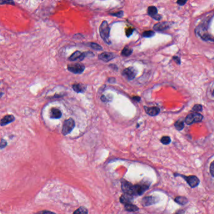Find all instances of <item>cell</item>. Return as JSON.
<instances>
[{
	"label": "cell",
	"mask_w": 214,
	"mask_h": 214,
	"mask_svg": "<svg viewBox=\"0 0 214 214\" xmlns=\"http://www.w3.org/2000/svg\"><path fill=\"white\" fill-rule=\"evenodd\" d=\"M100 35L105 42L107 44H111V42L109 40V34H110V28L108 23L106 21H104L101 23L100 26Z\"/></svg>",
	"instance_id": "obj_1"
},
{
	"label": "cell",
	"mask_w": 214,
	"mask_h": 214,
	"mask_svg": "<svg viewBox=\"0 0 214 214\" xmlns=\"http://www.w3.org/2000/svg\"><path fill=\"white\" fill-rule=\"evenodd\" d=\"M203 120V116L197 112H194L189 114L185 119L186 124L188 125H192L195 123L201 122Z\"/></svg>",
	"instance_id": "obj_2"
},
{
	"label": "cell",
	"mask_w": 214,
	"mask_h": 214,
	"mask_svg": "<svg viewBox=\"0 0 214 214\" xmlns=\"http://www.w3.org/2000/svg\"><path fill=\"white\" fill-rule=\"evenodd\" d=\"M175 176H180L183 178L187 182V183L189 185L190 187L195 188L196 187L199 185L200 180L198 178L194 175H190V176H185L180 174H175Z\"/></svg>",
	"instance_id": "obj_3"
},
{
	"label": "cell",
	"mask_w": 214,
	"mask_h": 214,
	"mask_svg": "<svg viewBox=\"0 0 214 214\" xmlns=\"http://www.w3.org/2000/svg\"><path fill=\"white\" fill-rule=\"evenodd\" d=\"M75 127V122L73 119L69 118L64 122L62 128L63 135H67L71 133Z\"/></svg>",
	"instance_id": "obj_4"
},
{
	"label": "cell",
	"mask_w": 214,
	"mask_h": 214,
	"mask_svg": "<svg viewBox=\"0 0 214 214\" xmlns=\"http://www.w3.org/2000/svg\"><path fill=\"white\" fill-rule=\"evenodd\" d=\"M149 185L146 184H139L134 185L133 187V195H141L147 190Z\"/></svg>",
	"instance_id": "obj_5"
},
{
	"label": "cell",
	"mask_w": 214,
	"mask_h": 214,
	"mask_svg": "<svg viewBox=\"0 0 214 214\" xmlns=\"http://www.w3.org/2000/svg\"><path fill=\"white\" fill-rule=\"evenodd\" d=\"M121 184V188L124 194L134 196V195H133V187H134V185L131 184L130 182L126 180H122Z\"/></svg>",
	"instance_id": "obj_6"
},
{
	"label": "cell",
	"mask_w": 214,
	"mask_h": 214,
	"mask_svg": "<svg viewBox=\"0 0 214 214\" xmlns=\"http://www.w3.org/2000/svg\"><path fill=\"white\" fill-rule=\"evenodd\" d=\"M122 75H123L125 78L128 80H132L135 78V77L136 75V71L134 68L129 67L123 70Z\"/></svg>",
	"instance_id": "obj_7"
},
{
	"label": "cell",
	"mask_w": 214,
	"mask_h": 214,
	"mask_svg": "<svg viewBox=\"0 0 214 214\" xmlns=\"http://www.w3.org/2000/svg\"><path fill=\"white\" fill-rule=\"evenodd\" d=\"M84 66L82 64L76 63L73 65H68V70L70 72H71L73 73H81L84 70Z\"/></svg>",
	"instance_id": "obj_8"
},
{
	"label": "cell",
	"mask_w": 214,
	"mask_h": 214,
	"mask_svg": "<svg viewBox=\"0 0 214 214\" xmlns=\"http://www.w3.org/2000/svg\"><path fill=\"white\" fill-rule=\"evenodd\" d=\"M158 199L157 198L153 197V196H149V197H145L142 200V204L144 206H149L155 204L157 203Z\"/></svg>",
	"instance_id": "obj_9"
},
{
	"label": "cell",
	"mask_w": 214,
	"mask_h": 214,
	"mask_svg": "<svg viewBox=\"0 0 214 214\" xmlns=\"http://www.w3.org/2000/svg\"><path fill=\"white\" fill-rule=\"evenodd\" d=\"M148 13L150 16H151L156 20H160L161 18V16L158 15V11L155 6H149L148 8Z\"/></svg>",
	"instance_id": "obj_10"
},
{
	"label": "cell",
	"mask_w": 214,
	"mask_h": 214,
	"mask_svg": "<svg viewBox=\"0 0 214 214\" xmlns=\"http://www.w3.org/2000/svg\"><path fill=\"white\" fill-rule=\"evenodd\" d=\"M115 55L113 53H108V52H104L101 53V55H99V58L101 60H103L104 61H109L112 60L113 58H114Z\"/></svg>",
	"instance_id": "obj_11"
},
{
	"label": "cell",
	"mask_w": 214,
	"mask_h": 214,
	"mask_svg": "<svg viewBox=\"0 0 214 214\" xmlns=\"http://www.w3.org/2000/svg\"><path fill=\"white\" fill-rule=\"evenodd\" d=\"M86 53H82L79 51H76L69 57V59L71 61H74L78 59H79L80 60H82L84 57H86Z\"/></svg>",
	"instance_id": "obj_12"
},
{
	"label": "cell",
	"mask_w": 214,
	"mask_h": 214,
	"mask_svg": "<svg viewBox=\"0 0 214 214\" xmlns=\"http://www.w3.org/2000/svg\"><path fill=\"white\" fill-rule=\"evenodd\" d=\"M170 24L168 22H162L156 24L154 26V29L157 31H163L169 28Z\"/></svg>",
	"instance_id": "obj_13"
},
{
	"label": "cell",
	"mask_w": 214,
	"mask_h": 214,
	"mask_svg": "<svg viewBox=\"0 0 214 214\" xmlns=\"http://www.w3.org/2000/svg\"><path fill=\"white\" fill-rule=\"evenodd\" d=\"M146 112L150 116H156L160 113V109L158 107H145Z\"/></svg>",
	"instance_id": "obj_14"
},
{
	"label": "cell",
	"mask_w": 214,
	"mask_h": 214,
	"mask_svg": "<svg viewBox=\"0 0 214 214\" xmlns=\"http://www.w3.org/2000/svg\"><path fill=\"white\" fill-rule=\"evenodd\" d=\"M15 120V118L13 115H6L3 117L1 120V126H4L7 124H10V123L12 122Z\"/></svg>",
	"instance_id": "obj_15"
},
{
	"label": "cell",
	"mask_w": 214,
	"mask_h": 214,
	"mask_svg": "<svg viewBox=\"0 0 214 214\" xmlns=\"http://www.w3.org/2000/svg\"><path fill=\"white\" fill-rule=\"evenodd\" d=\"M132 199V196L124 194V195H122L120 198V202L125 205L126 203H131Z\"/></svg>",
	"instance_id": "obj_16"
},
{
	"label": "cell",
	"mask_w": 214,
	"mask_h": 214,
	"mask_svg": "<svg viewBox=\"0 0 214 214\" xmlns=\"http://www.w3.org/2000/svg\"><path fill=\"white\" fill-rule=\"evenodd\" d=\"M50 113H51L50 117L52 118L58 119L59 118H60L62 116L61 111H60L58 109H57V108H52Z\"/></svg>",
	"instance_id": "obj_17"
},
{
	"label": "cell",
	"mask_w": 214,
	"mask_h": 214,
	"mask_svg": "<svg viewBox=\"0 0 214 214\" xmlns=\"http://www.w3.org/2000/svg\"><path fill=\"white\" fill-rule=\"evenodd\" d=\"M73 89L77 93H82L86 90V86L82 84H74L73 85Z\"/></svg>",
	"instance_id": "obj_18"
},
{
	"label": "cell",
	"mask_w": 214,
	"mask_h": 214,
	"mask_svg": "<svg viewBox=\"0 0 214 214\" xmlns=\"http://www.w3.org/2000/svg\"><path fill=\"white\" fill-rule=\"evenodd\" d=\"M124 208L126 211L128 212H136L139 210L138 207L136 206L135 205L132 204L131 203H126V204L124 205Z\"/></svg>",
	"instance_id": "obj_19"
},
{
	"label": "cell",
	"mask_w": 214,
	"mask_h": 214,
	"mask_svg": "<svg viewBox=\"0 0 214 214\" xmlns=\"http://www.w3.org/2000/svg\"><path fill=\"white\" fill-rule=\"evenodd\" d=\"M175 202L181 205H185L186 203H187L188 200H187V198L185 197L178 196V197H177L175 198Z\"/></svg>",
	"instance_id": "obj_20"
},
{
	"label": "cell",
	"mask_w": 214,
	"mask_h": 214,
	"mask_svg": "<svg viewBox=\"0 0 214 214\" xmlns=\"http://www.w3.org/2000/svg\"><path fill=\"white\" fill-rule=\"evenodd\" d=\"M73 214H88V210L84 207H80Z\"/></svg>",
	"instance_id": "obj_21"
},
{
	"label": "cell",
	"mask_w": 214,
	"mask_h": 214,
	"mask_svg": "<svg viewBox=\"0 0 214 214\" xmlns=\"http://www.w3.org/2000/svg\"><path fill=\"white\" fill-rule=\"evenodd\" d=\"M132 50H131V49L129 48L128 47H125L123 50H122L121 54L122 56H124V57H128V56H129L132 53Z\"/></svg>",
	"instance_id": "obj_22"
},
{
	"label": "cell",
	"mask_w": 214,
	"mask_h": 214,
	"mask_svg": "<svg viewBox=\"0 0 214 214\" xmlns=\"http://www.w3.org/2000/svg\"><path fill=\"white\" fill-rule=\"evenodd\" d=\"M175 127L178 130H181L184 128V123L181 121H177L175 124Z\"/></svg>",
	"instance_id": "obj_23"
},
{
	"label": "cell",
	"mask_w": 214,
	"mask_h": 214,
	"mask_svg": "<svg viewBox=\"0 0 214 214\" xmlns=\"http://www.w3.org/2000/svg\"><path fill=\"white\" fill-rule=\"evenodd\" d=\"M161 142L164 145H168L171 142V138L169 136H163L161 139Z\"/></svg>",
	"instance_id": "obj_24"
},
{
	"label": "cell",
	"mask_w": 214,
	"mask_h": 214,
	"mask_svg": "<svg viewBox=\"0 0 214 214\" xmlns=\"http://www.w3.org/2000/svg\"><path fill=\"white\" fill-rule=\"evenodd\" d=\"M155 34V32L153 31H145V32L143 33V37H146V38H149L154 36Z\"/></svg>",
	"instance_id": "obj_25"
},
{
	"label": "cell",
	"mask_w": 214,
	"mask_h": 214,
	"mask_svg": "<svg viewBox=\"0 0 214 214\" xmlns=\"http://www.w3.org/2000/svg\"><path fill=\"white\" fill-rule=\"evenodd\" d=\"M89 46L92 48H93L94 50H101L102 49H103V48H102V47L100 46L99 45H98L95 43H89Z\"/></svg>",
	"instance_id": "obj_26"
},
{
	"label": "cell",
	"mask_w": 214,
	"mask_h": 214,
	"mask_svg": "<svg viewBox=\"0 0 214 214\" xmlns=\"http://www.w3.org/2000/svg\"><path fill=\"white\" fill-rule=\"evenodd\" d=\"M192 110H194V111L195 112H200V111H202V106L200 105H195V106L193 107Z\"/></svg>",
	"instance_id": "obj_27"
},
{
	"label": "cell",
	"mask_w": 214,
	"mask_h": 214,
	"mask_svg": "<svg viewBox=\"0 0 214 214\" xmlns=\"http://www.w3.org/2000/svg\"><path fill=\"white\" fill-rule=\"evenodd\" d=\"M0 4H8V5H15V2L13 0H0Z\"/></svg>",
	"instance_id": "obj_28"
},
{
	"label": "cell",
	"mask_w": 214,
	"mask_h": 214,
	"mask_svg": "<svg viewBox=\"0 0 214 214\" xmlns=\"http://www.w3.org/2000/svg\"><path fill=\"white\" fill-rule=\"evenodd\" d=\"M123 15H124V12H123V11H119L116 12V13H111L110 15H111V16H116V17H118V18H121V17H122V16H123Z\"/></svg>",
	"instance_id": "obj_29"
},
{
	"label": "cell",
	"mask_w": 214,
	"mask_h": 214,
	"mask_svg": "<svg viewBox=\"0 0 214 214\" xmlns=\"http://www.w3.org/2000/svg\"><path fill=\"white\" fill-rule=\"evenodd\" d=\"M133 31H134V30L131 28H129L126 29V36H127L128 37L130 36L132 34Z\"/></svg>",
	"instance_id": "obj_30"
},
{
	"label": "cell",
	"mask_w": 214,
	"mask_h": 214,
	"mask_svg": "<svg viewBox=\"0 0 214 214\" xmlns=\"http://www.w3.org/2000/svg\"><path fill=\"white\" fill-rule=\"evenodd\" d=\"M210 173H211L212 176L214 177V161L211 164H210Z\"/></svg>",
	"instance_id": "obj_31"
},
{
	"label": "cell",
	"mask_w": 214,
	"mask_h": 214,
	"mask_svg": "<svg viewBox=\"0 0 214 214\" xmlns=\"http://www.w3.org/2000/svg\"><path fill=\"white\" fill-rule=\"evenodd\" d=\"M35 214H55L54 212L48 211V210H42V211H40Z\"/></svg>",
	"instance_id": "obj_32"
},
{
	"label": "cell",
	"mask_w": 214,
	"mask_h": 214,
	"mask_svg": "<svg viewBox=\"0 0 214 214\" xmlns=\"http://www.w3.org/2000/svg\"><path fill=\"white\" fill-rule=\"evenodd\" d=\"M188 1V0H178L177 1V3L180 6H183L186 3H187V1Z\"/></svg>",
	"instance_id": "obj_33"
},
{
	"label": "cell",
	"mask_w": 214,
	"mask_h": 214,
	"mask_svg": "<svg viewBox=\"0 0 214 214\" xmlns=\"http://www.w3.org/2000/svg\"><path fill=\"white\" fill-rule=\"evenodd\" d=\"M6 145H7L6 142L5 141V140L2 139L1 142V149L4 148V147H5L6 146Z\"/></svg>",
	"instance_id": "obj_34"
},
{
	"label": "cell",
	"mask_w": 214,
	"mask_h": 214,
	"mask_svg": "<svg viewBox=\"0 0 214 214\" xmlns=\"http://www.w3.org/2000/svg\"><path fill=\"white\" fill-rule=\"evenodd\" d=\"M173 59H175V61H177V63H179V64H180V59H179V58H178V57H175L173 58Z\"/></svg>",
	"instance_id": "obj_35"
},
{
	"label": "cell",
	"mask_w": 214,
	"mask_h": 214,
	"mask_svg": "<svg viewBox=\"0 0 214 214\" xmlns=\"http://www.w3.org/2000/svg\"><path fill=\"white\" fill-rule=\"evenodd\" d=\"M176 214H184V211L183 210H180L176 213Z\"/></svg>",
	"instance_id": "obj_36"
},
{
	"label": "cell",
	"mask_w": 214,
	"mask_h": 214,
	"mask_svg": "<svg viewBox=\"0 0 214 214\" xmlns=\"http://www.w3.org/2000/svg\"><path fill=\"white\" fill-rule=\"evenodd\" d=\"M213 96H214V90H213Z\"/></svg>",
	"instance_id": "obj_37"
}]
</instances>
